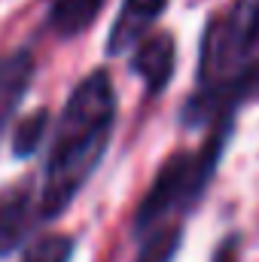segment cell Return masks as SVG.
<instances>
[{"label": "cell", "instance_id": "1", "mask_svg": "<svg viewBox=\"0 0 259 262\" xmlns=\"http://www.w3.org/2000/svg\"><path fill=\"white\" fill-rule=\"evenodd\" d=\"M116 107L119 101L107 70L98 67L73 85L52 134L43 183L37 192L43 223L58 220L98 171L116 128Z\"/></svg>", "mask_w": 259, "mask_h": 262}, {"label": "cell", "instance_id": "2", "mask_svg": "<svg viewBox=\"0 0 259 262\" xmlns=\"http://www.w3.org/2000/svg\"><path fill=\"white\" fill-rule=\"evenodd\" d=\"M253 98H259V0H229L204 25L183 122L189 128L210 125L226 104Z\"/></svg>", "mask_w": 259, "mask_h": 262}, {"label": "cell", "instance_id": "3", "mask_svg": "<svg viewBox=\"0 0 259 262\" xmlns=\"http://www.w3.org/2000/svg\"><path fill=\"white\" fill-rule=\"evenodd\" d=\"M238 110L241 107H223L210 119L207 137L198 149H177L159 165L149 189L143 192L137 210H134V235L137 238L159 226L180 223V216L195 210V204L201 201L204 189L210 186V180L217 174V165H220L226 143L232 137V128H235Z\"/></svg>", "mask_w": 259, "mask_h": 262}, {"label": "cell", "instance_id": "4", "mask_svg": "<svg viewBox=\"0 0 259 262\" xmlns=\"http://www.w3.org/2000/svg\"><path fill=\"white\" fill-rule=\"evenodd\" d=\"M131 70L143 82L146 95H162L177 70V43L168 31L146 34L131 49Z\"/></svg>", "mask_w": 259, "mask_h": 262}, {"label": "cell", "instance_id": "5", "mask_svg": "<svg viewBox=\"0 0 259 262\" xmlns=\"http://www.w3.org/2000/svg\"><path fill=\"white\" fill-rule=\"evenodd\" d=\"M43 223L40 220V204L37 195L31 192V186H9L0 192V259L15 253L31 229Z\"/></svg>", "mask_w": 259, "mask_h": 262}, {"label": "cell", "instance_id": "6", "mask_svg": "<svg viewBox=\"0 0 259 262\" xmlns=\"http://www.w3.org/2000/svg\"><path fill=\"white\" fill-rule=\"evenodd\" d=\"M168 0H122L113 28L107 34V55H122L134 49L153 28V21L165 12Z\"/></svg>", "mask_w": 259, "mask_h": 262}, {"label": "cell", "instance_id": "7", "mask_svg": "<svg viewBox=\"0 0 259 262\" xmlns=\"http://www.w3.org/2000/svg\"><path fill=\"white\" fill-rule=\"evenodd\" d=\"M37 73V61L31 52H9L0 58V134L12 122L15 110L21 107L31 82Z\"/></svg>", "mask_w": 259, "mask_h": 262}, {"label": "cell", "instance_id": "8", "mask_svg": "<svg viewBox=\"0 0 259 262\" xmlns=\"http://www.w3.org/2000/svg\"><path fill=\"white\" fill-rule=\"evenodd\" d=\"M104 6L107 0H52L46 12V25L58 37H79L98 21Z\"/></svg>", "mask_w": 259, "mask_h": 262}, {"label": "cell", "instance_id": "9", "mask_svg": "<svg viewBox=\"0 0 259 262\" xmlns=\"http://www.w3.org/2000/svg\"><path fill=\"white\" fill-rule=\"evenodd\" d=\"M183 244V226L171 223V226H159L146 235H140V247L134 262H174Z\"/></svg>", "mask_w": 259, "mask_h": 262}, {"label": "cell", "instance_id": "10", "mask_svg": "<svg viewBox=\"0 0 259 262\" xmlns=\"http://www.w3.org/2000/svg\"><path fill=\"white\" fill-rule=\"evenodd\" d=\"M49 134V110H34L28 113L25 119L15 122V131H12V156L18 159H31L43 140Z\"/></svg>", "mask_w": 259, "mask_h": 262}, {"label": "cell", "instance_id": "11", "mask_svg": "<svg viewBox=\"0 0 259 262\" xmlns=\"http://www.w3.org/2000/svg\"><path fill=\"white\" fill-rule=\"evenodd\" d=\"M73 250H76V241L70 235L49 232V235L34 238L25 247L21 262H73Z\"/></svg>", "mask_w": 259, "mask_h": 262}, {"label": "cell", "instance_id": "12", "mask_svg": "<svg viewBox=\"0 0 259 262\" xmlns=\"http://www.w3.org/2000/svg\"><path fill=\"white\" fill-rule=\"evenodd\" d=\"M210 262H241V235H238V232L226 235V238L217 244Z\"/></svg>", "mask_w": 259, "mask_h": 262}]
</instances>
